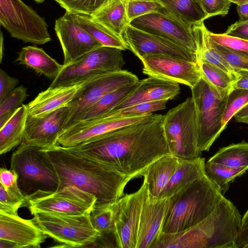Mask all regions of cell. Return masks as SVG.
<instances>
[{"mask_svg":"<svg viewBox=\"0 0 248 248\" xmlns=\"http://www.w3.org/2000/svg\"><path fill=\"white\" fill-rule=\"evenodd\" d=\"M164 116L152 113L137 123L67 148L97 160L131 179L140 177L153 162L170 154L163 131Z\"/></svg>","mask_w":248,"mask_h":248,"instance_id":"cell-1","label":"cell"},{"mask_svg":"<svg viewBox=\"0 0 248 248\" xmlns=\"http://www.w3.org/2000/svg\"><path fill=\"white\" fill-rule=\"evenodd\" d=\"M59 178L58 189L73 186L94 195L95 206L112 203L124 195L130 178L102 163L58 144L44 148Z\"/></svg>","mask_w":248,"mask_h":248,"instance_id":"cell-2","label":"cell"},{"mask_svg":"<svg viewBox=\"0 0 248 248\" xmlns=\"http://www.w3.org/2000/svg\"><path fill=\"white\" fill-rule=\"evenodd\" d=\"M223 196L206 175L192 182L168 198L161 232H178L197 225Z\"/></svg>","mask_w":248,"mask_h":248,"instance_id":"cell-3","label":"cell"},{"mask_svg":"<svg viewBox=\"0 0 248 248\" xmlns=\"http://www.w3.org/2000/svg\"><path fill=\"white\" fill-rule=\"evenodd\" d=\"M10 169L17 174L18 185L26 195L58 189L59 178L43 148L21 142L13 153Z\"/></svg>","mask_w":248,"mask_h":248,"instance_id":"cell-4","label":"cell"},{"mask_svg":"<svg viewBox=\"0 0 248 248\" xmlns=\"http://www.w3.org/2000/svg\"><path fill=\"white\" fill-rule=\"evenodd\" d=\"M163 128L170 155L183 159L201 156L197 144L196 108L192 97L164 115Z\"/></svg>","mask_w":248,"mask_h":248,"instance_id":"cell-5","label":"cell"},{"mask_svg":"<svg viewBox=\"0 0 248 248\" xmlns=\"http://www.w3.org/2000/svg\"><path fill=\"white\" fill-rule=\"evenodd\" d=\"M90 213L67 215L36 213L31 219L59 247H82L94 243L102 235L93 226Z\"/></svg>","mask_w":248,"mask_h":248,"instance_id":"cell-6","label":"cell"},{"mask_svg":"<svg viewBox=\"0 0 248 248\" xmlns=\"http://www.w3.org/2000/svg\"><path fill=\"white\" fill-rule=\"evenodd\" d=\"M191 90L196 111L198 148L201 152L208 151L223 131L222 120L228 96L220 97L202 77Z\"/></svg>","mask_w":248,"mask_h":248,"instance_id":"cell-7","label":"cell"},{"mask_svg":"<svg viewBox=\"0 0 248 248\" xmlns=\"http://www.w3.org/2000/svg\"><path fill=\"white\" fill-rule=\"evenodd\" d=\"M123 50L101 46L64 65L49 87L75 85L104 73L120 70L125 64Z\"/></svg>","mask_w":248,"mask_h":248,"instance_id":"cell-8","label":"cell"},{"mask_svg":"<svg viewBox=\"0 0 248 248\" xmlns=\"http://www.w3.org/2000/svg\"><path fill=\"white\" fill-rule=\"evenodd\" d=\"M0 23L24 43L43 45L51 40L44 18L21 0H0Z\"/></svg>","mask_w":248,"mask_h":248,"instance_id":"cell-9","label":"cell"},{"mask_svg":"<svg viewBox=\"0 0 248 248\" xmlns=\"http://www.w3.org/2000/svg\"><path fill=\"white\" fill-rule=\"evenodd\" d=\"M96 202L94 195L69 186L54 191L38 190L27 195L25 206L32 215L40 212L81 215L90 213Z\"/></svg>","mask_w":248,"mask_h":248,"instance_id":"cell-10","label":"cell"},{"mask_svg":"<svg viewBox=\"0 0 248 248\" xmlns=\"http://www.w3.org/2000/svg\"><path fill=\"white\" fill-rule=\"evenodd\" d=\"M132 26L176 43L197 54L201 49L200 36L196 25L191 26L170 14L152 13L130 22Z\"/></svg>","mask_w":248,"mask_h":248,"instance_id":"cell-11","label":"cell"},{"mask_svg":"<svg viewBox=\"0 0 248 248\" xmlns=\"http://www.w3.org/2000/svg\"><path fill=\"white\" fill-rule=\"evenodd\" d=\"M148 197L147 186L143 181L137 191L115 202L113 234L117 248H136L141 211Z\"/></svg>","mask_w":248,"mask_h":248,"instance_id":"cell-12","label":"cell"},{"mask_svg":"<svg viewBox=\"0 0 248 248\" xmlns=\"http://www.w3.org/2000/svg\"><path fill=\"white\" fill-rule=\"evenodd\" d=\"M139 81L136 75L122 69L104 73L92 78L68 104L71 111L64 129L69 127L81 113L104 95L122 86Z\"/></svg>","mask_w":248,"mask_h":248,"instance_id":"cell-13","label":"cell"},{"mask_svg":"<svg viewBox=\"0 0 248 248\" xmlns=\"http://www.w3.org/2000/svg\"><path fill=\"white\" fill-rule=\"evenodd\" d=\"M140 60L144 74L184 84L191 89L202 77L199 62L164 55H147Z\"/></svg>","mask_w":248,"mask_h":248,"instance_id":"cell-14","label":"cell"},{"mask_svg":"<svg viewBox=\"0 0 248 248\" xmlns=\"http://www.w3.org/2000/svg\"><path fill=\"white\" fill-rule=\"evenodd\" d=\"M123 37L130 49L140 60L147 55H164L199 62L198 55L163 37L138 29L130 24Z\"/></svg>","mask_w":248,"mask_h":248,"instance_id":"cell-15","label":"cell"},{"mask_svg":"<svg viewBox=\"0 0 248 248\" xmlns=\"http://www.w3.org/2000/svg\"><path fill=\"white\" fill-rule=\"evenodd\" d=\"M152 114L119 118L110 117L104 114L92 119L79 121L63 130L58 138L57 144L63 147H73L94 137L142 120Z\"/></svg>","mask_w":248,"mask_h":248,"instance_id":"cell-16","label":"cell"},{"mask_svg":"<svg viewBox=\"0 0 248 248\" xmlns=\"http://www.w3.org/2000/svg\"><path fill=\"white\" fill-rule=\"evenodd\" d=\"M54 28L63 50L64 65L103 46L77 23L72 13L67 11L56 20Z\"/></svg>","mask_w":248,"mask_h":248,"instance_id":"cell-17","label":"cell"},{"mask_svg":"<svg viewBox=\"0 0 248 248\" xmlns=\"http://www.w3.org/2000/svg\"><path fill=\"white\" fill-rule=\"evenodd\" d=\"M71 111V108L68 105L42 117L28 115L22 142L43 148L56 144Z\"/></svg>","mask_w":248,"mask_h":248,"instance_id":"cell-18","label":"cell"},{"mask_svg":"<svg viewBox=\"0 0 248 248\" xmlns=\"http://www.w3.org/2000/svg\"><path fill=\"white\" fill-rule=\"evenodd\" d=\"M47 237L31 219L0 212V239L13 242L18 248H38Z\"/></svg>","mask_w":248,"mask_h":248,"instance_id":"cell-19","label":"cell"},{"mask_svg":"<svg viewBox=\"0 0 248 248\" xmlns=\"http://www.w3.org/2000/svg\"><path fill=\"white\" fill-rule=\"evenodd\" d=\"M180 92L179 83L149 76L139 81L133 92L112 110H120L145 102L171 99Z\"/></svg>","mask_w":248,"mask_h":248,"instance_id":"cell-20","label":"cell"},{"mask_svg":"<svg viewBox=\"0 0 248 248\" xmlns=\"http://www.w3.org/2000/svg\"><path fill=\"white\" fill-rule=\"evenodd\" d=\"M168 198L144 203L140 216L136 248H151L157 238L163 224Z\"/></svg>","mask_w":248,"mask_h":248,"instance_id":"cell-21","label":"cell"},{"mask_svg":"<svg viewBox=\"0 0 248 248\" xmlns=\"http://www.w3.org/2000/svg\"><path fill=\"white\" fill-rule=\"evenodd\" d=\"M90 79L71 86L48 87L40 92L28 104V115L42 117L68 105Z\"/></svg>","mask_w":248,"mask_h":248,"instance_id":"cell-22","label":"cell"},{"mask_svg":"<svg viewBox=\"0 0 248 248\" xmlns=\"http://www.w3.org/2000/svg\"><path fill=\"white\" fill-rule=\"evenodd\" d=\"M179 158L170 154L156 159L141 173L148 188V199L158 200L171 177L176 170Z\"/></svg>","mask_w":248,"mask_h":248,"instance_id":"cell-23","label":"cell"},{"mask_svg":"<svg viewBox=\"0 0 248 248\" xmlns=\"http://www.w3.org/2000/svg\"><path fill=\"white\" fill-rule=\"evenodd\" d=\"M205 158H179L178 167L158 200L169 198L192 182L205 176Z\"/></svg>","mask_w":248,"mask_h":248,"instance_id":"cell-24","label":"cell"},{"mask_svg":"<svg viewBox=\"0 0 248 248\" xmlns=\"http://www.w3.org/2000/svg\"><path fill=\"white\" fill-rule=\"evenodd\" d=\"M15 62L53 80L64 66L51 57L42 48L36 46L22 47Z\"/></svg>","mask_w":248,"mask_h":248,"instance_id":"cell-25","label":"cell"},{"mask_svg":"<svg viewBox=\"0 0 248 248\" xmlns=\"http://www.w3.org/2000/svg\"><path fill=\"white\" fill-rule=\"evenodd\" d=\"M127 0H110L104 4L90 16L119 36L123 33L129 22L127 18Z\"/></svg>","mask_w":248,"mask_h":248,"instance_id":"cell-26","label":"cell"},{"mask_svg":"<svg viewBox=\"0 0 248 248\" xmlns=\"http://www.w3.org/2000/svg\"><path fill=\"white\" fill-rule=\"evenodd\" d=\"M28 116V105L23 104L0 128V154H6L22 142Z\"/></svg>","mask_w":248,"mask_h":248,"instance_id":"cell-27","label":"cell"},{"mask_svg":"<svg viewBox=\"0 0 248 248\" xmlns=\"http://www.w3.org/2000/svg\"><path fill=\"white\" fill-rule=\"evenodd\" d=\"M139 81L122 86L104 95L81 113L71 125L79 121L92 119L112 110L133 92L138 87Z\"/></svg>","mask_w":248,"mask_h":248,"instance_id":"cell-28","label":"cell"},{"mask_svg":"<svg viewBox=\"0 0 248 248\" xmlns=\"http://www.w3.org/2000/svg\"><path fill=\"white\" fill-rule=\"evenodd\" d=\"M172 16L194 26L208 18L201 0H158Z\"/></svg>","mask_w":248,"mask_h":248,"instance_id":"cell-29","label":"cell"},{"mask_svg":"<svg viewBox=\"0 0 248 248\" xmlns=\"http://www.w3.org/2000/svg\"><path fill=\"white\" fill-rule=\"evenodd\" d=\"M72 15L77 23L103 46L116 47L123 50L129 49L123 37L95 21L90 16L78 14Z\"/></svg>","mask_w":248,"mask_h":248,"instance_id":"cell-30","label":"cell"},{"mask_svg":"<svg viewBox=\"0 0 248 248\" xmlns=\"http://www.w3.org/2000/svg\"><path fill=\"white\" fill-rule=\"evenodd\" d=\"M207 161L231 167L248 168V142L243 140L223 147Z\"/></svg>","mask_w":248,"mask_h":248,"instance_id":"cell-31","label":"cell"},{"mask_svg":"<svg viewBox=\"0 0 248 248\" xmlns=\"http://www.w3.org/2000/svg\"><path fill=\"white\" fill-rule=\"evenodd\" d=\"M202 78L223 98L232 90L234 80L219 68L202 60H199Z\"/></svg>","mask_w":248,"mask_h":248,"instance_id":"cell-32","label":"cell"},{"mask_svg":"<svg viewBox=\"0 0 248 248\" xmlns=\"http://www.w3.org/2000/svg\"><path fill=\"white\" fill-rule=\"evenodd\" d=\"M248 170L247 168H233L208 161L205 165L206 175L223 195L228 190L231 182Z\"/></svg>","mask_w":248,"mask_h":248,"instance_id":"cell-33","label":"cell"},{"mask_svg":"<svg viewBox=\"0 0 248 248\" xmlns=\"http://www.w3.org/2000/svg\"><path fill=\"white\" fill-rule=\"evenodd\" d=\"M114 215L115 202L103 206H94L90 214L93 226L102 235L113 233Z\"/></svg>","mask_w":248,"mask_h":248,"instance_id":"cell-34","label":"cell"},{"mask_svg":"<svg viewBox=\"0 0 248 248\" xmlns=\"http://www.w3.org/2000/svg\"><path fill=\"white\" fill-rule=\"evenodd\" d=\"M26 196L17 183L7 188L0 185V212L17 214L18 209L25 206Z\"/></svg>","mask_w":248,"mask_h":248,"instance_id":"cell-35","label":"cell"},{"mask_svg":"<svg viewBox=\"0 0 248 248\" xmlns=\"http://www.w3.org/2000/svg\"><path fill=\"white\" fill-rule=\"evenodd\" d=\"M168 100L163 99L140 103L120 110H111L104 114L112 118H119L152 113L166 108Z\"/></svg>","mask_w":248,"mask_h":248,"instance_id":"cell-36","label":"cell"},{"mask_svg":"<svg viewBox=\"0 0 248 248\" xmlns=\"http://www.w3.org/2000/svg\"><path fill=\"white\" fill-rule=\"evenodd\" d=\"M27 88L23 86L16 87L0 103V128L20 107L27 97Z\"/></svg>","mask_w":248,"mask_h":248,"instance_id":"cell-37","label":"cell"},{"mask_svg":"<svg viewBox=\"0 0 248 248\" xmlns=\"http://www.w3.org/2000/svg\"><path fill=\"white\" fill-rule=\"evenodd\" d=\"M126 12L129 23L134 19L148 14L170 13L157 0H127Z\"/></svg>","mask_w":248,"mask_h":248,"instance_id":"cell-38","label":"cell"},{"mask_svg":"<svg viewBox=\"0 0 248 248\" xmlns=\"http://www.w3.org/2000/svg\"><path fill=\"white\" fill-rule=\"evenodd\" d=\"M248 103V90L236 89L230 92L222 116L223 131L232 117Z\"/></svg>","mask_w":248,"mask_h":248,"instance_id":"cell-39","label":"cell"},{"mask_svg":"<svg viewBox=\"0 0 248 248\" xmlns=\"http://www.w3.org/2000/svg\"><path fill=\"white\" fill-rule=\"evenodd\" d=\"M66 11L91 16L110 0H54Z\"/></svg>","mask_w":248,"mask_h":248,"instance_id":"cell-40","label":"cell"},{"mask_svg":"<svg viewBox=\"0 0 248 248\" xmlns=\"http://www.w3.org/2000/svg\"><path fill=\"white\" fill-rule=\"evenodd\" d=\"M208 36L209 42L212 47L223 57L235 71L238 70H248V54L215 43L210 40L208 31Z\"/></svg>","mask_w":248,"mask_h":248,"instance_id":"cell-41","label":"cell"},{"mask_svg":"<svg viewBox=\"0 0 248 248\" xmlns=\"http://www.w3.org/2000/svg\"><path fill=\"white\" fill-rule=\"evenodd\" d=\"M210 40L215 43L231 49L248 54V40L224 33H215L208 31Z\"/></svg>","mask_w":248,"mask_h":248,"instance_id":"cell-42","label":"cell"},{"mask_svg":"<svg viewBox=\"0 0 248 248\" xmlns=\"http://www.w3.org/2000/svg\"><path fill=\"white\" fill-rule=\"evenodd\" d=\"M208 18L218 15L226 16L231 2L228 0H201Z\"/></svg>","mask_w":248,"mask_h":248,"instance_id":"cell-43","label":"cell"},{"mask_svg":"<svg viewBox=\"0 0 248 248\" xmlns=\"http://www.w3.org/2000/svg\"><path fill=\"white\" fill-rule=\"evenodd\" d=\"M19 80L9 76L5 71L0 70V103L16 88Z\"/></svg>","mask_w":248,"mask_h":248,"instance_id":"cell-44","label":"cell"},{"mask_svg":"<svg viewBox=\"0 0 248 248\" xmlns=\"http://www.w3.org/2000/svg\"><path fill=\"white\" fill-rule=\"evenodd\" d=\"M225 33L248 40V19L243 21L238 20L232 24Z\"/></svg>","mask_w":248,"mask_h":248,"instance_id":"cell-45","label":"cell"},{"mask_svg":"<svg viewBox=\"0 0 248 248\" xmlns=\"http://www.w3.org/2000/svg\"><path fill=\"white\" fill-rule=\"evenodd\" d=\"M17 174L13 170L4 168L0 169V183L5 188L12 186L17 183Z\"/></svg>","mask_w":248,"mask_h":248,"instance_id":"cell-46","label":"cell"},{"mask_svg":"<svg viewBox=\"0 0 248 248\" xmlns=\"http://www.w3.org/2000/svg\"><path fill=\"white\" fill-rule=\"evenodd\" d=\"M236 72L237 77L233 83L232 90L236 89L248 90V70H238Z\"/></svg>","mask_w":248,"mask_h":248,"instance_id":"cell-47","label":"cell"},{"mask_svg":"<svg viewBox=\"0 0 248 248\" xmlns=\"http://www.w3.org/2000/svg\"><path fill=\"white\" fill-rule=\"evenodd\" d=\"M234 117L236 122L248 124V103L240 109Z\"/></svg>","mask_w":248,"mask_h":248,"instance_id":"cell-48","label":"cell"},{"mask_svg":"<svg viewBox=\"0 0 248 248\" xmlns=\"http://www.w3.org/2000/svg\"><path fill=\"white\" fill-rule=\"evenodd\" d=\"M240 21L248 19V2L239 5L236 7Z\"/></svg>","mask_w":248,"mask_h":248,"instance_id":"cell-49","label":"cell"},{"mask_svg":"<svg viewBox=\"0 0 248 248\" xmlns=\"http://www.w3.org/2000/svg\"><path fill=\"white\" fill-rule=\"evenodd\" d=\"M0 248H18L15 243L11 241L0 239Z\"/></svg>","mask_w":248,"mask_h":248,"instance_id":"cell-50","label":"cell"},{"mask_svg":"<svg viewBox=\"0 0 248 248\" xmlns=\"http://www.w3.org/2000/svg\"><path fill=\"white\" fill-rule=\"evenodd\" d=\"M248 230V209L242 218L241 232Z\"/></svg>","mask_w":248,"mask_h":248,"instance_id":"cell-51","label":"cell"},{"mask_svg":"<svg viewBox=\"0 0 248 248\" xmlns=\"http://www.w3.org/2000/svg\"><path fill=\"white\" fill-rule=\"evenodd\" d=\"M248 242V230L241 232L240 239L239 242V248H241L242 246Z\"/></svg>","mask_w":248,"mask_h":248,"instance_id":"cell-52","label":"cell"},{"mask_svg":"<svg viewBox=\"0 0 248 248\" xmlns=\"http://www.w3.org/2000/svg\"><path fill=\"white\" fill-rule=\"evenodd\" d=\"M4 47H3V37L2 34L1 33V41H0V63L2 61L3 56L4 55Z\"/></svg>","mask_w":248,"mask_h":248,"instance_id":"cell-53","label":"cell"},{"mask_svg":"<svg viewBox=\"0 0 248 248\" xmlns=\"http://www.w3.org/2000/svg\"><path fill=\"white\" fill-rule=\"evenodd\" d=\"M231 3L232 2L237 5L248 2V0H228Z\"/></svg>","mask_w":248,"mask_h":248,"instance_id":"cell-54","label":"cell"},{"mask_svg":"<svg viewBox=\"0 0 248 248\" xmlns=\"http://www.w3.org/2000/svg\"><path fill=\"white\" fill-rule=\"evenodd\" d=\"M241 248H248V242L243 244Z\"/></svg>","mask_w":248,"mask_h":248,"instance_id":"cell-55","label":"cell"},{"mask_svg":"<svg viewBox=\"0 0 248 248\" xmlns=\"http://www.w3.org/2000/svg\"></svg>","mask_w":248,"mask_h":248,"instance_id":"cell-56","label":"cell"}]
</instances>
